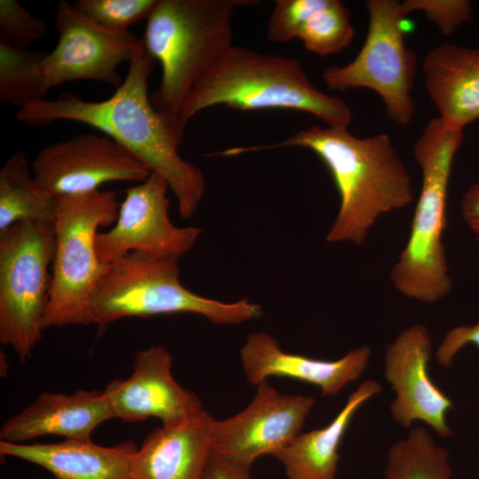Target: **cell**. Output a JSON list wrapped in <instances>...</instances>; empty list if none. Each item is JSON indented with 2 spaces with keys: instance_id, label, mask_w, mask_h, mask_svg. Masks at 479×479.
Masks as SVG:
<instances>
[{
  "instance_id": "5",
  "label": "cell",
  "mask_w": 479,
  "mask_h": 479,
  "mask_svg": "<svg viewBox=\"0 0 479 479\" xmlns=\"http://www.w3.org/2000/svg\"><path fill=\"white\" fill-rule=\"evenodd\" d=\"M463 141V129L431 119L413 146L422 175L421 189L410 235L390 271L395 288L405 297L432 304L452 287L443 233L447 224L449 178L454 156Z\"/></svg>"
},
{
  "instance_id": "10",
  "label": "cell",
  "mask_w": 479,
  "mask_h": 479,
  "mask_svg": "<svg viewBox=\"0 0 479 479\" xmlns=\"http://www.w3.org/2000/svg\"><path fill=\"white\" fill-rule=\"evenodd\" d=\"M55 24L58 43L46 52L39 73L47 90L66 82L86 80L118 88V67L130 61L139 39L132 33L106 29L84 15L74 4L60 1Z\"/></svg>"
},
{
  "instance_id": "8",
  "label": "cell",
  "mask_w": 479,
  "mask_h": 479,
  "mask_svg": "<svg viewBox=\"0 0 479 479\" xmlns=\"http://www.w3.org/2000/svg\"><path fill=\"white\" fill-rule=\"evenodd\" d=\"M54 254L52 223L19 222L0 232V342L21 363L44 331Z\"/></svg>"
},
{
  "instance_id": "15",
  "label": "cell",
  "mask_w": 479,
  "mask_h": 479,
  "mask_svg": "<svg viewBox=\"0 0 479 479\" xmlns=\"http://www.w3.org/2000/svg\"><path fill=\"white\" fill-rule=\"evenodd\" d=\"M171 367L172 357L161 345L137 352L130 376L114 380L103 389L114 419L131 422L153 417L169 426L202 412L199 396L174 379Z\"/></svg>"
},
{
  "instance_id": "32",
  "label": "cell",
  "mask_w": 479,
  "mask_h": 479,
  "mask_svg": "<svg viewBox=\"0 0 479 479\" xmlns=\"http://www.w3.org/2000/svg\"><path fill=\"white\" fill-rule=\"evenodd\" d=\"M460 210L467 225L474 233L479 235V181L464 193Z\"/></svg>"
},
{
  "instance_id": "28",
  "label": "cell",
  "mask_w": 479,
  "mask_h": 479,
  "mask_svg": "<svg viewBox=\"0 0 479 479\" xmlns=\"http://www.w3.org/2000/svg\"><path fill=\"white\" fill-rule=\"evenodd\" d=\"M329 0H276L267 22V39L287 43L297 38L302 27Z\"/></svg>"
},
{
  "instance_id": "9",
  "label": "cell",
  "mask_w": 479,
  "mask_h": 479,
  "mask_svg": "<svg viewBox=\"0 0 479 479\" xmlns=\"http://www.w3.org/2000/svg\"><path fill=\"white\" fill-rule=\"evenodd\" d=\"M365 7L369 23L361 50L349 63L326 68L323 81L333 90H373L383 100L387 117L407 125L415 111L416 76V56L405 45L402 27L409 13L397 0H368Z\"/></svg>"
},
{
  "instance_id": "16",
  "label": "cell",
  "mask_w": 479,
  "mask_h": 479,
  "mask_svg": "<svg viewBox=\"0 0 479 479\" xmlns=\"http://www.w3.org/2000/svg\"><path fill=\"white\" fill-rule=\"evenodd\" d=\"M371 349L361 346L337 360H321L284 351L275 338L263 332L251 333L240 349V357L250 384L270 377H287L315 385L323 397L338 395L357 381L368 366Z\"/></svg>"
},
{
  "instance_id": "26",
  "label": "cell",
  "mask_w": 479,
  "mask_h": 479,
  "mask_svg": "<svg viewBox=\"0 0 479 479\" xmlns=\"http://www.w3.org/2000/svg\"><path fill=\"white\" fill-rule=\"evenodd\" d=\"M158 0H75L88 18L114 32L126 33L135 23L147 20Z\"/></svg>"
},
{
  "instance_id": "1",
  "label": "cell",
  "mask_w": 479,
  "mask_h": 479,
  "mask_svg": "<svg viewBox=\"0 0 479 479\" xmlns=\"http://www.w3.org/2000/svg\"><path fill=\"white\" fill-rule=\"evenodd\" d=\"M155 62L140 38L125 79L107 99L88 101L66 92L54 100L28 105L18 111L16 118L34 126L73 121L102 131L168 183L177 197L180 217L189 219L203 198L205 179L202 171L178 153L185 128L151 102L148 80Z\"/></svg>"
},
{
  "instance_id": "2",
  "label": "cell",
  "mask_w": 479,
  "mask_h": 479,
  "mask_svg": "<svg viewBox=\"0 0 479 479\" xmlns=\"http://www.w3.org/2000/svg\"><path fill=\"white\" fill-rule=\"evenodd\" d=\"M282 147L312 151L332 175L340 207L326 237L329 243L361 246L380 216L413 201L411 176L385 134L357 137L347 128L312 126L274 144L231 147L218 155Z\"/></svg>"
},
{
  "instance_id": "24",
  "label": "cell",
  "mask_w": 479,
  "mask_h": 479,
  "mask_svg": "<svg viewBox=\"0 0 479 479\" xmlns=\"http://www.w3.org/2000/svg\"><path fill=\"white\" fill-rule=\"evenodd\" d=\"M45 51L0 42V99L19 110L45 99L47 90L39 73Z\"/></svg>"
},
{
  "instance_id": "18",
  "label": "cell",
  "mask_w": 479,
  "mask_h": 479,
  "mask_svg": "<svg viewBox=\"0 0 479 479\" xmlns=\"http://www.w3.org/2000/svg\"><path fill=\"white\" fill-rule=\"evenodd\" d=\"M111 419L103 390L78 389L70 395L43 392L2 424L0 441L22 444L44 436L90 441L96 428Z\"/></svg>"
},
{
  "instance_id": "20",
  "label": "cell",
  "mask_w": 479,
  "mask_h": 479,
  "mask_svg": "<svg viewBox=\"0 0 479 479\" xmlns=\"http://www.w3.org/2000/svg\"><path fill=\"white\" fill-rule=\"evenodd\" d=\"M422 70L440 118L461 129L479 118V49L442 43L427 53Z\"/></svg>"
},
{
  "instance_id": "7",
  "label": "cell",
  "mask_w": 479,
  "mask_h": 479,
  "mask_svg": "<svg viewBox=\"0 0 479 479\" xmlns=\"http://www.w3.org/2000/svg\"><path fill=\"white\" fill-rule=\"evenodd\" d=\"M58 199L51 287L43 327L90 326L89 302L106 264L95 246L99 227L114 224L121 204L114 191L66 195Z\"/></svg>"
},
{
  "instance_id": "14",
  "label": "cell",
  "mask_w": 479,
  "mask_h": 479,
  "mask_svg": "<svg viewBox=\"0 0 479 479\" xmlns=\"http://www.w3.org/2000/svg\"><path fill=\"white\" fill-rule=\"evenodd\" d=\"M431 352L428 330L421 324L406 327L386 347L384 375L396 393L390 412L404 428L420 420L448 437L452 431L446 417L453 404L429 377Z\"/></svg>"
},
{
  "instance_id": "30",
  "label": "cell",
  "mask_w": 479,
  "mask_h": 479,
  "mask_svg": "<svg viewBox=\"0 0 479 479\" xmlns=\"http://www.w3.org/2000/svg\"><path fill=\"white\" fill-rule=\"evenodd\" d=\"M468 344L479 348V320L474 325H461L451 329L437 347L436 359L439 365L448 368L458 352Z\"/></svg>"
},
{
  "instance_id": "29",
  "label": "cell",
  "mask_w": 479,
  "mask_h": 479,
  "mask_svg": "<svg viewBox=\"0 0 479 479\" xmlns=\"http://www.w3.org/2000/svg\"><path fill=\"white\" fill-rule=\"evenodd\" d=\"M408 13L420 12L445 35L470 20L472 4L467 0H404Z\"/></svg>"
},
{
  "instance_id": "12",
  "label": "cell",
  "mask_w": 479,
  "mask_h": 479,
  "mask_svg": "<svg viewBox=\"0 0 479 479\" xmlns=\"http://www.w3.org/2000/svg\"><path fill=\"white\" fill-rule=\"evenodd\" d=\"M32 172L55 198L93 192L109 182L140 183L151 174L122 145L95 133L45 146L36 154Z\"/></svg>"
},
{
  "instance_id": "27",
  "label": "cell",
  "mask_w": 479,
  "mask_h": 479,
  "mask_svg": "<svg viewBox=\"0 0 479 479\" xmlns=\"http://www.w3.org/2000/svg\"><path fill=\"white\" fill-rule=\"evenodd\" d=\"M48 31L47 23L31 14L19 1L0 0V42L27 49Z\"/></svg>"
},
{
  "instance_id": "3",
  "label": "cell",
  "mask_w": 479,
  "mask_h": 479,
  "mask_svg": "<svg viewBox=\"0 0 479 479\" xmlns=\"http://www.w3.org/2000/svg\"><path fill=\"white\" fill-rule=\"evenodd\" d=\"M219 105L242 111L306 112L332 128H348L352 119L347 103L315 87L296 59L236 45L195 84L178 120L185 128L198 113Z\"/></svg>"
},
{
  "instance_id": "19",
  "label": "cell",
  "mask_w": 479,
  "mask_h": 479,
  "mask_svg": "<svg viewBox=\"0 0 479 479\" xmlns=\"http://www.w3.org/2000/svg\"><path fill=\"white\" fill-rule=\"evenodd\" d=\"M132 441L102 446L90 441L65 439L51 444L0 441V454L50 471L58 479H131Z\"/></svg>"
},
{
  "instance_id": "25",
  "label": "cell",
  "mask_w": 479,
  "mask_h": 479,
  "mask_svg": "<svg viewBox=\"0 0 479 479\" xmlns=\"http://www.w3.org/2000/svg\"><path fill=\"white\" fill-rule=\"evenodd\" d=\"M351 12L342 2L329 0L302 27L297 39L304 47L319 56L338 53L348 47L354 36Z\"/></svg>"
},
{
  "instance_id": "6",
  "label": "cell",
  "mask_w": 479,
  "mask_h": 479,
  "mask_svg": "<svg viewBox=\"0 0 479 479\" xmlns=\"http://www.w3.org/2000/svg\"><path fill=\"white\" fill-rule=\"evenodd\" d=\"M179 276L177 258L131 252L107 263L90 299V324L100 336L130 317L192 313L215 324L237 325L262 315L261 306L247 299L224 302L194 294Z\"/></svg>"
},
{
  "instance_id": "17",
  "label": "cell",
  "mask_w": 479,
  "mask_h": 479,
  "mask_svg": "<svg viewBox=\"0 0 479 479\" xmlns=\"http://www.w3.org/2000/svg\"><path fill=\"white\" fill-rule=\"evenodd\" d=\"M216 420L203 410L152 430L131 459V479H202L213 452Z\"/></svg>"
},
{
  "instance_id": "13",
  "label": "cell",
  "mask_w": 479,
  "mask_h": 479,
  "mask_svg": "<svg viewBox=\"0 0 479 479\" xmlns=\"http://www.w3.org/2000/svg\"><path fill=\"white\" fill-rule=\"evenodd\" d=\"M241 412L216 420L213 451L247 467L263 455H274L301 433L315 404L310 396L284 395L268 380Z\"/></svg>"
},
{
  "instance_id": "4",
  "label": "cell",
  "mask_w": 479,
  "mask_h": 479,
  "mask_svg": "<svg viewBox=\"0 0 479 479\" xmlns=\"http://www.w3.org/2000/svg\"><path fill=\"white\" fill-rule=\"evenodd\" d=\"M252 0H158L144 43L161 67L153 107L173 119L195 84L232 44V16ZM179 121V120H178Z\"/></svg>"
},
{
  "instance_id": "22",
  "label": "cell",
  "mask_w": 479,
  "mask_h": 479,
  "mask_svg": "<svg viewBox=\"0 0 479 479\" xmlns=\"http://www.w3.org/2000/svg\"><path fill=\"white\" fill-rule=\"evenodd\" d=\"M58 199L35 177L23 151L12 153L0 170V232L19 222L54 223Z\"/></svg>"
},
{
  "instance_id": "23",
  "label": "cell",
  "mask_w": 479,
  "mask_h": 479,
  "mask_svg": "<svg viewBox=\"0 0 479 479\" xmlns=\"http://www.w3.org/2000/svg\"><path fill=\"white\" fill-rule=\"evenodd\" d=\"M452 474L448 451L422 427L412 428L387 453L384 479H451Z\"/></svg>"
},
{
  "instance_id": "11",
  "label": "cell",
  "mask_w": 479,
  "mask_h": 479,
  "mask_svg": "<svg viewBox=\"0 0 479 479\" xmlns=\"http://www.w3.org/2000/svg\"><path fill=\"white\" fill-rule=\"evenodd\" d=\"M169 186L156 173L127 189L114 225L98 232L97 255L105 264L131 252L179 259L202 233L198 227H177L169 219Z\"/></svg>"
},
{
  "instance_id": "31",
  "label": "cell",
  "mask_w": 479,
  "mask_h": 479,
  "mask_svg": "<svg viewBox=\"0 0 479 479\" xmlns=\"http://www.w3.org/2000/svg\"><path fill=\"white\" fill-rule=\"evenodd\" d=\"M249 469L213 451L202 479H251Z\"/></svg>"
},
{
  "instance_id": "21",
  "label": "cell",
  "mask_w": 479,
  "mask_h": 479,
  "mask_svg": "<svg viewBox=\"0 0 479 479\" xmlns=\"http://www.w3.org/2000/svg\"><path fill=\"white\" fill-rule=\"evenodd\" d=\"M380 383L365 380L326 427L301 433L273 456L283 465L287 479H334L342 438L357 410L381 392Z\"/></svg>"
}]
</instances>
